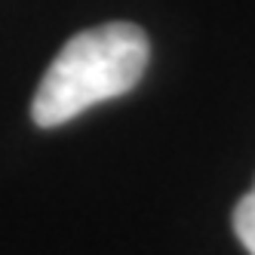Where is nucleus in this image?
<instances>
[{"label":"nucleus","instance_id":"1","mask_svg":"<svg viewBox=\"0 0 255 255\" xmlns=\"http://www.w3.org/2000/svg\"><path fill=\"white\" fill-rule=\"evenodd\" d=\"M148 56V34L132 22H108L74 34L34 93V123L56 129L89 108L126 96L141 80Z\"/></svg>","mask_w":255,"mask_h":255},{"label":"nucleus","instance_id":"2","mask_svg":"<svg viewBox=\"0 0 255 255\" xmlns=\"http://www.w3.org/2000/svg\"><path fill=\"white\" fill-rule=\"evenodd\" d=\"M234 234L243 243V249L249 255H255V185L249 188V194L234 206Z\"/></svg>","mask_w":255,"mask_h":255}]
</instances>
